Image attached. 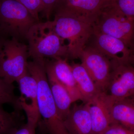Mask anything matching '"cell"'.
Masks as SVG:
<instances>
[{
    "mask_svg": "<svg viewBox=\"0 0 134 134\" xmlns=\"http://www.w3.org/2000/svg\"><path fill=\"white\" fill-rule=\"evenodd\" d=\"M113 102L108 93L101 92L85 103L91 118L92 134H102L112 124L111 110Z\"/></svg>",
    "mask_w": 134,
    "mask_h": 134,
    "instance_id": "cell-10",
    "label": "cell"
},
{
    "mask_svg": "<svg viewBox=\"0 0 134 134\" xmlns=\"http://www.w3.org/2000/svg\"><path fill=\"white\" fill-rule=\"evenodd\" d=\"M111 62V71L106 92L114 101L132 97L134 96V66L129 62Z\"/></svg>",
    "mask_w": 134,
    "mask_h": 134,
    "instance_id": "cell-8",
    "label": "cell"
},
{
    "mask_svg": "<svg viewBox=\"0 0 134 134\" xmlns=\"http://www.w3.org/2000/svg\"><path fill=\"white\" fill-rule=\"evenodd\" d=\"M110 0H59L55 8L68 11L96 23L100 10Z\"/></svg>",
    "mask_w": 134,
    "mask_h": 134,
    "instance_id": "cell-13",
    "label": "cell"
},
{
    "mask_svg": "<svg viewBox=\"0 0 134 134\" xmlns=\"http://www.w3.org/2000/svg\"><path fill=\"white\" fill-rule=\"evenodd\" d=\"M77 88L82 97V101L86 103L101 92L88 73L81 63H73L70 65Z\"/></svg>",
    "mask_w": 134,
    "mask_h": 134,
    "instance_id": "cell-15",
    "label": "cell"
},
{
    "mask_svg": "<svg viewBox=\"0 0 134 134\" xmlns=\"http://www.w3.org/2000/svg\"><path fill=\"white\" fill-rule=\"evenodd\" d=\"M37 22L17 0H0V34L20 40Z\"/></svg>",
    "mask_w": 134,
    "mask_h": 134,
    "instance_id": "cell-4",
    "label": "cell"
},
{
    "mask_svg": "<svg viewBox=\"0 0 134 134\" xmlns=\"http://www.w3.org/2000/svg\"><path fill=\"white\" fill-rule=\"evenodd\" d=\"M46 74L50 91L57 110L64 120L69 114L71 104L74 102L65 86L52 75L47 72Z\"/></svg>",
    "mask_w": 134,
    "mask_h": 134,
    "instance_id": "cell-16",
    "label": "cell"
},
{
    "mask_svg": "<svg viewBox=\"0 0 134 134\" xmlns=\"http://www.w3.org/2000/svg\"><path fill=\"white\" fill-rule=\"evenodd\" d=\"M19 110L8 112L0 105V134H8L14 128L21 125Z\"/></svg>",
    "mask_w": 134,
    "mask_h": 134,
    "instance_id": "cell-18",
    "label": "cell"
},
{
    "mask_svg": "<svg viewBox=\"0 0 134 134\" xmlns=\"http://www.w3.org/2000/svg\"><path fill=\"white\" fill-rule=\"evenodd\" d=\"M101 134H134V130L119 124H113Z\"/></svg>",
    "mask_w": 134,
    "mask_h": 134,
    "instance_id": "cell-23",
    "label": "cell"
},
{
    "mask_svg": "<svg viewBox=\"0 0 134 134\" xmlns=\"http://www.w3.org/2000/svg\"><path fill=\"white\" fill-rule=\"evenodd\" d=\"M46 72L53 76L69 92L73 102L82 100V97L77 88L73 75L72 67L63 58L45 59Z\"/></svg>",
    "mask_w": 134,
    "mask_h": 134,
    "instance_id": "cell-12",
    "label": "cell"
},
{
    "mask_svg": "<svg viewBox=\"0 0 134 134\" xmlns=\"http://www.w3.org/2000/svg\"><path fill=\"white\" fill-rule=\"evenodd\" d=\"M3 41V40L0 39V52H1V49L2 47Z\"/></svg>",
    "mask_w": 134,
    "mask_h": 134,
    "instance_id": "cell-26",
    "label": "cell"
},
{
    "mask_svg": "<svg viewBox=\"0 0 134 134\" xmlns=\"http://www.w3.org/2000/svg\"><path fill=\"white\" fill-rule=\"evenodd\" d=\"M129 62L132 65H134V45L130 49Z\"/></svg>",
    "mask_w": 134,
    "mask_h": 134,
    "instance_id": "cell-25",
    "label": "cell"
},
{
    "mask_svg": "<svg viewBox=\"0 0 134 134\" xmlns=\"http://www.w3.org/2000/svg\"><path fill=\"white\" fill-rule=\"evenodd\" d=\"M26 39L29 57L32 60L69 58L68 45L56 33L52 21L36 23L29 30Z\"/></svg>",
    "mask_w": 134,
    "mask_h": 134,
    "instance_id": "cell-3",
    "label": "cell"
},
{
    "mask_svg": "<svg viewBox=\"0 0 134 134\" xmlns=\"http://www.w3.org/2000/svg\"><path fill=\"white\" fill-rule=\"evenodd\" d=\"M91 45L111 60L129 62L130 49L119 39L102 33L93 28Z\"/></svg>",
    "mask_w": 134,
    "mask_h": 134,
    "instance_id": "cell-11",
    "label": "cell"
},
{
    "mask_svg": "<svg viewBox=\"0 0 134 134\" xmlns=\"http://www.w3.org/2000/svg\"><path fill=\"white\" fill-rule=\"evenodd\" d=\"M21 96L18 97L20 110L26 114L27 121L38 126L40 120L38 105V85L36 79L29 71L16 82Z\"/></svg>",
    "mask_w": 134,
    "mask_h": 134,
    "instance_id": "cell-9",
    "label": "cell"
},
{
    "mask_svg": "<svg viewBox=\"0 0 134 134\" xmlns=\"http://www.w3.org/2000/svg\"><path fill=\"white\" fill-rule=\"evenodd\" d=\"M112 124L134 130V100L128 98L114 101L111 110Z\"/></svg>",
    "mask_w": 134,
    "mask_h": 134,
    "instance_id": "cell-17",
    "label": "cell"
},
{
    "mask_svg": "<svg viewBox=\"0 0 134 134\" xmlns=\"http://www.w3.org/2000/svg\"><path fill=\"white\" fill-rule=\"evenodd\" d=\"M94 27L102 33L121 40L130 49L134 45V21L123 15L113 0L101 10Z\"/></svg>",
    "mask_w": 134,
    "mask_h": 134,
    "instance_id": "cell-5",
    "label": "cell"
},
{
    "mask_svg": "<svg viewBox=\"0 0 134 134\" xmlns=\"http://www.w3.org/2000/svg\"><path fill=\"white\" fill-rule=\"evenodd\" d=\"M113 1L123 15L134 21V0H113Z\"/></svg>",
    "mask_w": 134,
    "mask_h": 134,
    "instance_id": "cell-21",
    "label": "cell"
},
{
    "mask_svg": "<svg viewBox=\"0 0 134 134\" xmlns=\"http://www.w3.org/2000/svg\"><path fill=\"white\" fill-rule=\"evenodd\" d=\"M79 58L99 88L106 92L111 71V60L91 45H86Z\"/></svg>",
    "mask_w": 134,
    "mask_h": 134,
    "instance_id": "cell-7",
    "label": "cell"
},
{
    "mask_svg": "<svg viewBox=\"0 0 134 134\" xmlns=\"http://www.w3.org/2000/svg\"><path fill=\"white\" fill-rule=\"evenodd\" d=\"M44 6L43 13L47 21H49L50 16L59 0H42Z\"/></svg>",
    "mask_w": 134,
    "mask_h": 134,
    "instance_id": "cell-24",
    "label": "cell"
},
{
    "mask_svg": "<svg viewBox=\"0 0 134 134\" xmlns=\"http://www.w3.org/2000/svg\"><path fill=\"white\" fill-rule=\"evenodd\" d=\"M14 89L13 84L0 77V105L11 104L15 110H18V97L15 95Z\"/></svg>",
    "mask_w": 134,
    "mask_h": 134,
    "instance_id": "cell-19",
    "label": "cell"
},
{
    "mask_svg": "<svg viewBox=\"0 0 134 134\" xmlns=\"http://www.w3.org/2000/svg\"><path fill=\"white\" fill-rule=\"evenodd\" d=\"M130 98H132V99H133V100H134V96H133V97H132Z\"/></svg>",
    "mask_w": 134,
    "mask_h": 134,
    "instance_id": "cell-27",
    "label": "cell"
},
{
    "mask_svg": "<svg viewBox=\"0 0 134 134\" xmlns=\"http://www.w3.org/2000/svg\"><path fill=\"white\" fill-rule=\"evenodd\" d=\"M26 8L34 19L39 22V15L44 10L42 0H17Z\"/></svg>",
    "mask_w": 134,
    "mask_h": 134,
    "instance_id": "cell-20",
    "label": "cell"
},
{
    "mask_svg": "<svg viewBox=\"0 0 134 134\" xmlns=\"http://www.w3.org/2000/svg\"><path fill=\"white\" fill-rule=\"evenodd\" d=\"M64 121L69 134H92L91 118L85 104L74 105Z\"/></svg>",
    "mask_w": 134,
    "mask_h": 134,
    "instance_id": "cell-14",
    "label": "cell"
},
{
    "mask_svg": "<svg viewBox=\"0 0 134 134\" xmlns=\"http://www.w3.org/2000/svg\"><path fill=\"white\" fill-rule=\"evenodd\" d=\"M54 11L53 25L60 37L68 41L69 58H79L93 34L95 23L64 10Z\"/></svg>",
    "mask_w": 134,
    "mask_h": 134,
    "instance_id": "cell-2",
    "label": "cell"
},
{
    "mask_svg": "<svg viewBox=\"0 0 134 134\" xmlns=\"http://www.w3.org/2000/svg\"><path fill=\"white\" fill-rule=\"evenodd\" d=\"M45 60H32L28 62V70L38 85V105L40 120L38 126L47 134H69L64 120L59 114L50 91Z\"/></svg>",
    "mask_w": 134,
    "mask_h": 134,
    "instance_id": "cell-1",
    "label": "cell"
},
{
    "mask_svg": "<svg viewBox=\"0 0 134 134\" xmlns=\"http://www.w3.org/2000/svg\"><path fill=\"white\" fill-rule=\"evenodd\" d=\"M36 125L26 122L14 128L8 134H36Z\"/></svg>",
    "mask_w": 134,
    "mask_h": 134,
    "instance_id": "cell-22",
    "label": "cell"
},
{
    "mask_svg": "<svg viewBox=\"0 0 134 134\" xmlns=\"http://www.w3.org/2000/svg\"><path fill=\"white\" fill-rule=\"evenodd\" d=\"M27 45L11 38L3 41L0 52V77L9 83L17 81L28 72Z\"/></svg>",
    "mask_w": 134,
    "mask_h": 134,
    "instance_id": "cell-6",
    "label": "cell"
}]
</instances>
